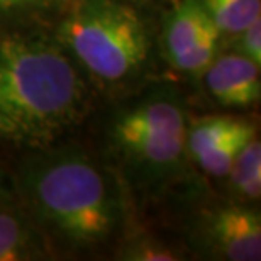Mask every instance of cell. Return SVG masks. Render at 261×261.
<instances>
[{
	"label": "cell",
	"mask_w": 261,
	"mask_h": 261,
	"mask_svg": "<svg viewBox=\"0 0 261 261\" xmlns=\"http://www.w3.org/2000/svg\"><path fill=\"white\" fill-rule=\"evenodd\" d=\"M87 87L58 44L0 34V143L44 146L78 122Z\"/></svg>",
	"instance_id": "6da1fadb"
},
{
	"label": "cell",
	"mask_w": 261,
	"mask_h": 261,
	"mask_svg": "<svg viewBox=\"0 0 261 261\" xmlns=\"http://www.w3.org/2000/svg\"><path fill=\"white\" fill-rule=\"evenodd\" d=\"M22 189L36 212L78 246L102 243L119 219L116 190L98 165L75 149H60L31 160Z\"/></svg>",
	"instance_id": "7a4b0ae2"
},
{
	"label": "cell",
	"mask_w": 261,
	"mask_h": 261,
	"mask_svg": "<svg viewBox=\"0 0 261 261\" xmlns=\"http://www.w3.org/2000/svg\"><path fill=\"white\" fill-rule=\"evenodd\" d=\"M61 41L90 75L106 83L134 76L149 55L148 25L126 0H82L61 25Z\"/></svg>",
	"instance_id": "3957f363"
},
{
	"label": "cell",
	"mask_w": 261,
	"mask_h": 261,
	"mask_svg": "<svg viewBox=\"0 0 261 261\" xmlns=\"http://www.w3.org/2000/svg\"><path fill=\"white\" fill-rule=\"evenodd\" d=\"M185 107L173 92L158 90L117 116L112 141L117 151L146 171H168L187 148Z\"/></svg>",
	"instance_id": "277c9868"
},
{
	"label": "cell",
	"mask_w": 261,
	"mask_h": 261,
	"mask_svg": "<svg viewBox=\"0 0 261 261\" xmlns=\"http://www.w3.org/2000/svg\"><path fill=\"white\" fill-rule=\"evenodd\" d=\"M221 31L214 24L202 0H180L165 25L163 44L170 65L200 75L217 55Z\"/></svg>",
	"instance_id": "5b68a950"
},
{
	"label": "cell",
	"mask_w": 261,
	"mask_h": 261,
	"mask_svg": "<svg viewBox=\"0 0 261 261\" xmlns=\"http://www.w3.org/2000/svg\"><path fill=\"white\" fill-rule=\"evenodd\" d=\"M203 76L211 95L226 107L244 109L259 100V66L244 55L214 58Z\"/></svg>",
	"instance_id": "8992f818"
},
{
	"label": "cell",
	"mask_w": 261,
	"mask_h": 261,
	"mask_svg": "<svg viewBox=\"0 0 261 261\" xmlns=\"http://www.w3.org/2000/svg\"><path fill=\"white\" fill-rule=\"evenodd\" d=\"M208 234L224 258L258 261L261 258V219L246 207L229 205L214 214Z\"/></svg>",
	"instance_id": "52a82bcc"
},
{
	"label": "cell",
	"mask_w": 261,
	"mask_h": 261,
	"mask_svg": "<svg viewBox=\"0 0 261 261\" xmlns=\"http://www.w3.org/2000/svg\"><path fill=\"white\" fill-rule=\"evenodd\" d=\"M221 34H239L261 19V0H202Z\"/></svg>",
	"instance_id": "ba28073f"
},
{
	"label": "cell",
	"mask_w": 261,
	"mask_h": 261,
	"mask_svg": "<svg viewBox=\"0 0 261 261\" xmlns=\"http://www.w3.org/2000/svg\"><path fill=\"white\" fill-rule=\"evenodd\" d=\"M232 185L246 198H259L261 194V146L256 138L249 139L232 161L229 170Z\"/></svg>",
	"instance_id": "9c48e42d"
},
{
	"label": "cell",
	"mask_w": 261,
	"mask_h": 261,
	"mask_svg": "<svg viewBox=\"0 0 261 261\" xmlns=\"http://www.w3.org/2000/svg\"><path fill=\"white\" fill-rule=\"evenodd\" d=\"M253 138H254V126L251 122L244 121L241 127L234 130L232 134H229L226 139H222L221 143L214 146V148L211 151H207L203 156H200V158L197 160V163L200 165L202 170H205L208 175L226 176L229 175V170H231L234 158H236L239 151L243 149V146Z\"/></svg>",
	"instance_id": "30bf717a"
},
{
	"label": "cell",
	"mask_w": 261,
	"mask_h": 261,
	"mask_svg": "<svg viewBox=\"0 0 261 261\" xmlns=\"http://www.w3.org/2000/svg\"><path fill=\"white\" fill-rule=\"evenodd\" d=\"M243 122L244 121H239V119L222 116L202 119V121L195 122L187 133V148L197 161L222 139H226L229 134L241 127Z\"/></svg>",
	"instance_id": "8fae6325"
},
{
	"label": "cell",
	"mask_w": 261,
	"mask_h": 261,
	"mask_svg": "<svg viewBox=\"0 0 261 261\" xmlns=\"http://www.w3.org/2000/svg\"><path fill=\"white\" fill-rule=\"evenodd\" d=\"M31 249L33 241L24 224L12 214L0 212V261L24 259Z\"/></svg>",
	"instance_id": "7c38bea8"
},
{
	"label": "cell",
	"mask_w": 261,
	"mask_h": 261,
	"mask_svg": "<svg viewBox=\"0 0 261 261\" xmlns=\"http://www.w3.org/2000/svg\"><path fill=\"white\" fill-rule=\"evenodd\" d=\"M239 49L246 58L261 65V19L239 33Z\"/></svg>",
	"instance_id": "4fadbf2b"
},
{
	"label": "cell",
	"mask_w": 261,
	"mask_h": 261,
	"mask_svg": "<svg viewBox=\"0 0 261 261\" xmlns=\"http://www.w3.org/2000/svg\"><path fill=\"white\" fill-rule=\"evenodd\" d=\"M129 259H146V261H166V259H176L175 253L170 251L160 244H154V243H139L138 246L133 248L129 251Z\"/></svg>",
	"instance_id": "5bb4252c"
},
{
	"label": "cell",
	"mask_w": 261,
	"mask_h": 261,
	"mask_svg": "<svg viewBox=\"0 0 261 261\" xmlns=\"http://www.w3.org/2000/svg\"><path fill=\"white\" fill-rule=\"evenodd\" d=\"M43 0H0V14H14L24 12L39 5Z\"/></svg>",
	"instance_id": "9a60e30c"
}]
</instances>
